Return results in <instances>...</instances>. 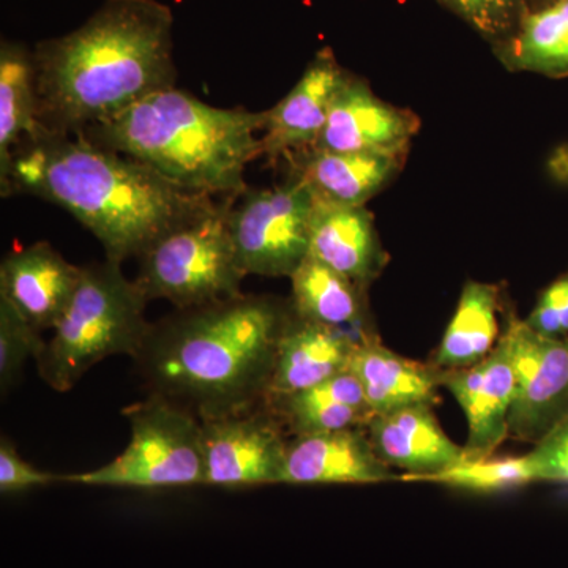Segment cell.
I'll list each match as a JSON object with an SVG mask.
<instances>
[{
  "instance_id": "19",
  "label": "cell",
  "mask_w": 568,
  "mask_h": 568,
  "mask_svg": "<svg viewBox=\"0 0 568 568\" xmlns=\"http://www.w3.org/2000/svg\"><path fill=\"white\" fill-rule=\"evenodd\" d=\"M406 156L366 152L306 151L291 156L293 178L323 203L365 207L402 171Z\"/></svg>"
},
{
  "instance_id": "31",
  "label": "cell",
  "mask_w": 568,
  "mask_h": 568,
  "mask_svg": "<svg viewBox=\"0 0 568 568\" xmlns=\"http://www.w3.org/2000/svg\"><path fill=\"white\" fill-rule=\"evenodd\" d=\"M55 481H62V476L44 473V470L37 469L36 466L29 465L18 454L13 444L2 437V443H0V491L2 495L48 487Z\"/></svg>"
},
{
  "instance_id": "28",
  "label": "cell",
  "mask_w": 568,
  "mask_h": 568,
  "mask_svg": "<svg viewBox=\"0 0 568 568\" xmlns=\"http://www.w3.org/2000/svg\"><path fill=\"white\" fill-rule=\"evenodd\" d=\"M493 44L506 40L517 28L530 0H437Z\"/></svg>"
},
{
  "instance_id": "5",
  "label": "cell",
  "mask_w": 568,
  "mask_h": 568,
  "mask_svg": "<svg viewBox=\"0 0 568 568\" xmlns=\"http://www.w3.org/2000/svg\"><path fill=\"white\" fill-rule=\"evenodd\" d=\"M148 304L122 264L104 260L84 265L73 297L36 358L41 379L63 394L104 358L136 357L151 331Z\"/></svg>"
},
{
  "instance_id": "3",
  "label": "cell",
  "mask_w": 568,
  "mask_h": 568,
  "mask_svg": "<svg viewBox=\"0 0 568 568\" xmlns=\"http://www.w3.org/2000/svg\"><path fill=\"white\" fill-rule=\"evenodd\" d=\"M291 305L244 294L151 324L134 357L151 394L200 418L235 416L264 405Z\"/></svg>"
},
{
  "instance_id": "14",
  "label": "cell",
  "mask_w": 568,
  "mask_h": 568,
  "mask_svg": "<svg viewBox=\"0 0 568 568\" xmlns=\"http://www.w3.org/2000/svg\"><path fill=\"white\" fill-rule=\"evenodd\" d=\"M82 267L69 263L48 242L11 252L0 264V298L37 331H52L80 283Z\"/></svg>"
},
{
  "instance_id": "13",
  "label": "cell",
  "mask_w": 568,
  "mask_h": 568,
  "mask_svg": "<svg viewBox=\"0 0 568 568\" xmlns=\"http://www.w3.org/2000/svg\"><path fill=\"white\" fill-rule=\"evenodd\" d=\"M351 71L336 61L331 48H323L310 61L297 84L286 97L265 111L261 144L268 160L287 159L312 151L323 132L336 93Z\"/></svg>"
},
{
  "instance_id": "22",
  "label": "cell",
  "mask_w": 568,
  "mask_h": 568,
  "mask_svg": "<svg viewBox=\"0 0 568 568\" xmlns=\"http://www.w3.org/2000/svg\"><path fill=\"white\" fill-rule=\"evenodd\" d=\"M499 62L514 73L568 77V0H549L526 10L515 31L493 44Z\"/></svg>"
},
{
  "instance_id": "15",
  "label": "cell",
  "mask_w": 568,
  "mask_h": 568,
  "mask_svg": "<svg viewBox=\"0 0 568 568\" xmlns=\"http://www.w3.org/2000/svg\"><path fill=\"white\" fill-rule=\"evenodd\" d=\"M377 457L365 428L294 436L287 443L283 481L287 485H369L396 480Z\"/></svg>"
},
{
  "instance_id": "10",
  "label": "cell",
  "mask_w": 568,
  "mask_h": 568,
  "mask_svg": "<svg viewBox=\"0 0 568 568\" xmlns=\"http://www.w3.org/2000/svg\"><path fill=\"white\" fill-rule=\"evenodd\" d=\"M204 485L245 488L283 481L284 426L267 405L235 416L201 420Z\"/></svg>"
},
{
  "instance_id": "2",
  "label": "cell",
  "mask_w": 568,
  "mask_h": 568,
  "mask_svg": "<svg viewBox=\"0 0 568 568\" xmlns=\"http://www.w3.org/2000/svg\"><path fill=\"white\" fill-rule=\"evenodd\" d=\"M173 10L159 0H104L84 24L33 48L39 119L80 133L174 88Z\"/></svg>"
},
{
  "instance_id": "12",
  "label": "cell",
  "mask_w": 568,
  "mask_h": 568,
  "mask_svg": "<svg viewBox=\"0 0 568 568\" xmlns=\"http://www.w3.org/2000/svg\"><path fill=\"white\" fill-rule=\"evenodd\" d=\"M440 386L455 396L467 418L465 458L493 457L508 437L515 396V372L506 334L503 332L493 353L480 364L443 369Z\"/></svg>"
},
{
  "instance_id": "21",
  "label": "cell",
  "mask_w": 568,
  "mask_h": 568,
  "mask_svg": "<svg viewBox=\"0 0 568 568\" xmlns=\"http://www.w3.org/2000/svg\"><path fill=\"white\" fill-rule=\"evenodd\" d=\"M265 405L293 436L365 428L375 416L351 369L315 387L267 399Z\"/></svg>"
},
{
  "instance_id": "7",
  "label": "cell",
  "mask_w": 568,
  "mask_h": 568,
  "mask_svg": "<svg viewBox=\"0 0 568 568\" xmlns=\"http://www.w3.org/2000/svg\"><path fill=\"white\" fill-rule=\"evenodd\" d=\"M233 200L227 197L213 211L168 231L138 257L134 282L149 302L164 298L183 310L242 294L246 275L227 230Z\"/></svg>"
},
{
  "instance_id": "27",
  "label": "cell",
  "mask_w": 568,
  "mask_h": 568,
  "mask_svg": "<svg viewBox=\"0 0 568 568\" xmlns=\"http://www.w3.org/2000/svg\"><path fill=\"white\" fill-rule=\"evenodd\" d=\"M43 332L24 316H21L9 302L0 298V387L9 390L17 383L22 366L28 358H37L43 349Z\"/></svg>"
},
{
  "instance_id": "18",
  "label": "cell",
  "mask_w": 568,
  "mask_h": 568,
  "mask_svg": "<svg viewBox=\"0 0 568 568\" xmlns=\"http://www.w3.org/2000/svg\"><path fill=\"white\" fill-rule=\"evenodd\" d=\"M351 282L369 290L388 264L375 219L365 207H349L315 200L310 253Z\"/></svg>"
},
{
  "instance_id": "1",
  "label": "cell",
  "mask_w": 568,
  "mask_h": 568,
  "mask_svg": "<svg viewBox=\"0 0 568 568\" xmlns=\"http://www.w3.org/2000/svg\"><path fill=\"white\" fill-rule=\"evenodd\" d=\"M0 192L31 194L65 209L99 239L106 260L119 264L219 205L211 194L182 189L82 133L44 132L22 142Z\"/></svg>"
},
{
  "instance_id": "11",
  "label": "cell",
  "mask_w": 568,
  "mask_h": 568,
  "mask_svg": "<svg viewBox=\"0 0 568 568\" xmlns=\"http://www.w3.org/2000/svg\"><path fill=\"white\" fill-rule=\"evenodd\" d=\"M418 130L420 119L413 111L384 102L368 82L351 73L313 149L406 156Z\"/></svg>"
},
{
  "instance_id": "25",
  "label": "cell",
  "mask_w": 568,
  "mask_h": 568,
  "mask_svg": "<svg viewBox=\"0 0 568 568\" xmlns=\"http://www.w3.org/2000/svg\"><path fill=\"white\" fill-rule=\"evenodd\" d=\"M294 315L334 328H358L365 323L366 291L315 257L291 275Z\"/></svg>"
},
{
  "instance_id": "29",
  "label": "cell",
  "mask_w": 568,
  "mask_h": 568,
  "mask_svg": "<svg viewBox=\"0 0 568 568\" xmlns=\"http://www.w3.org/2000/svg\"><path fill=\"white\" fill-rule=\"evenodd\" d=\"M528 457L537 481L568 484V416L541 437Z\"/></svg>"
},
{
  "instance_id": "6",
  "label": "cell",
  "mask_w": 568,
  "mask_h": 568,
  "mask_svg": "<svg viewBox=\"0 0 568 568\" xmlns=\"http://www.w3.org/2000/svg\"><path fill=\"white\" fill-rule=\"evenodd\" d=\"M132 428L129 447L89 473L62 476L85 487L163 489L204 485L203 426L185 407L149 394L123 409Z\"/></svg>"
},
{
  "instance_id": "4",
  "label": "cell",
  "mask_w": 568,
  "mask_h": 568,
  "mask_svg": "<svg viewBox=\"0 0 568 568\" xmlns=\"http://www.w3.org/2000/svg\"><path fill=\"white\" fill-rule=\"evenodd\" d=\"M264 126L265 111L211 106L174 85L80 133L190 192L237 197L248 189L246 168L263 155Z\"/></svg>"
},
{
  "instance_id": "23",
  "label": "cell",
  "mask_w": 568,
  "mask_h": 568,
  "mask_svg": "<svg viewBox=\"0 0 568 568\" xmlns=\"http://www.w3.org/2000/svg\"><path fill=\"white\" fill-rule=\"evenodd\" d=\"M43 129L39 119L33 50L24 43H0V183L9 175L14 152Z\"/></svg>"
},
{
  "instance_id": "24",
  "label": "cell",
  "mask_w": 568,
  "mask_h": 568,
  "mask_svg": "<svg viewBox=\"0 0 568 568\" xmlns=\"http://www.w3.org/2000/svg\"><path fill=\"white\" fill-rule=\"evenodd\" d=\"M500 287L467 280L454 317L437 347L433 365L440 369L480 364L499 342Z\"/></svg>"
},
{
  "instance_id": "17",
  "label": "cell",
  "mask_w": 568,
  "mask_h": 568,
  "mask_svg": "<svg viewBox=\"0 0 568 568\" xmlns=\"http://www.w3.org/2000/svg\"><path fill=\"white\" fill-rule=\"evenodd\" d=\"M365 429L377 457L388 467L405 470L402 480L440 473L465 459V447L444 433L433 406H409L373 416Z\"/></svg>"
},
{
  "instance_id": "9",
  "label": "cell",
  "mask_w": 568,
  "mask_h": 568,
  "mask_svg": "<svg viewBox=\"0 0 568 568\" xmlns=\"http://www.w3.org/2000/svg\"><path fill=\"white\" fill-rule=\"evenodd\" d=\"M504 334L515 372L508 436L537 444L568 416V336L537 334L517 316H508Z\"/></svg>"
},
{
  "instance_id": "16",
  "label": "cell",
  "mask_w": 568,
  "mask_h": 568,
  "mask_svg": "<svg viewBox=\"0 0 568 568\" xmlns=\"http://www.w3.org/2000/svg\"><path fill=\"white\" fill-rule=\"evenodd\" d=\"M362 338H355L345 328L302 320L291 308L265 402L315 387L347 372Z\"/></svg>"
},
{
  "instance_id": "20",
  "label": "cell",
  "mask_w": 568,
  "mask_h": 568,
  "mask_svg": "<svg viewBox=\"0 0 568 568\" xmlns=\"http://www.w3.org/2000/svg\"><path fill=\"white\" fill-rule=\"evenodd\" d=\"M349 369L364 388L375 416L409 406H435L439 402L437 390L443 387V369L402 357L381 345L375 336L361 339Z\"/></svg>"
},
{
  "instance_id": "8",
  "label": "cell",
  "mask_w": 568,
  "mask_h": 568,
  "mask_svg": "<svg viewBox=\"0 0 568 568\" xmlns=\"http://www.w3.org/2000/svg\"><path fill=\"white\" fill-rule=\"evenodd\" d=\"M313 211L315 196L295 178L274 189H246L234 197L227 230L244 274L291 278L310 253Z\"/></svg>"
},
{
  "instance_id": "26",
  "label": "cell",
  "mask_w": 568,
  "mask_h": 568,
  "mask_svg": "<svg viewBox=\"0 0 568 568\" xmlns=\"http://www.w3.org/2000/svg\"><path fill=\"white\" fill-rule=\"evenodd\" d=\"M413 481H426V484L491 495V493L510 491V489L536 484V477L528 457L523 455L518 458H465L440 473L418 477Z\"/></svg>"
},
{
  "instance_id": "30",
  "label": "cell",
  "mask_w": 568,
  "mask_h": 568,
  "mask_svg": "<svg viewBox=\"0 0 568 568\" xmlns=\"http://www.w3.org/2000/svg\"><path fill=\"white\" fill-rule=\"evenodd\" d=\"M525 323L549 338L568 336V272L538 295L537 304Z\"/></svg>"
}]
</instances>
